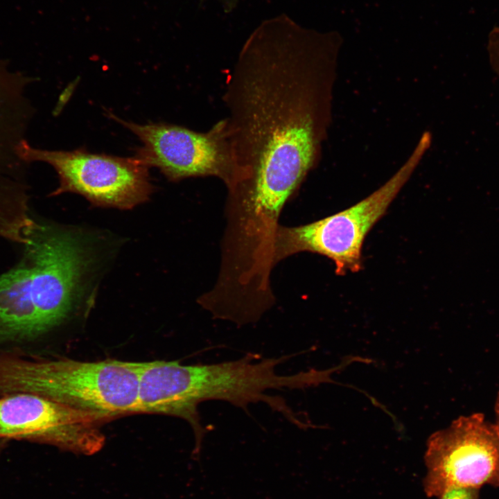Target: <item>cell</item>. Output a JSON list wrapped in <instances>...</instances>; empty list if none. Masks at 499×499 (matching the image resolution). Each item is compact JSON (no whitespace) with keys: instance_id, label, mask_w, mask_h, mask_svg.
<instances>
[{"instance_id":"4fadbf2b","label":"cell","mask_w":499,"mask_h":499,"mask_svg":"<svg viewBox=\"0 0 499 499\" xmlns=\"http://www.w3.org/2000/svg\"><path fill=\"white\" fill-rule=\"evenodd\" d=\"M204 1V0H202ZM226 13L233 12L238 6L240 0H217Z\"/></svg>"},{"instance_id":"30bf717a","label":"cell","mask_w":499,"mask_h":499,"mask_svg":"<svg viewBox=\"0 0 499 499\" xmlns=\"http://www.w3.org/2000/svg\"><path fill=\"white\" fill-rule=\"evenodd\" d=\"M101 417L41 396L14 394L0 398V438L48 444L90 455L104 446Z\"/></svg>"},{"instance_id":"8fae6325","label":"cell","mask_w":499,"mask_h":499,"mask_svg":"<svg viewBox=\"0 0 499 499\" xmlns=\"http://www.w3.org/2000/svg\"><path fill=\"white\" fill-rule=\"evenodd\" d=\"M440 499H479L478 489H453L444 493Z\"/></svg>"},{"instance_id":"ba28073f","label":"cell","mask_w":499,"mask_h":499,"mask_svg":"<svg viewBox=\"0 0 499 499\" xmlns=\"http://www.w3.org/2000/svg\"><path fill=\"white\" fill-rule=\"evenodd\" d=\"M28 164L42 161L56 171L60 185L53 192L81 194L95 204L130 209L148 199L152 191L148 168L135 155L121 157L84 149L48 150L31 146L19 149Z\"/></svg>"},{"instance_id":"277c9868","label":"cell","mask_w":499,"mask_h":499,"mask_svg":"<svg viewBox=\"0 0 499 499\" xmlns=\"http://www.w3.org/2000/svg\"><path fill=\"white\" fill-rule=\"evenodd\" d=\"M144 362L46 359L0 351V394H31L106 421L136 413Z\"/></svg>"},{"instance_id":"5bb4252c","label":"cell","mask_w":499,"mask_h":499,"mask_svg":"<svg viewBox=\"0 0 499 499\" xmlns=\"http://www.w3.org/2000/svg\"><path fill=\"white\" fill-rule=\"evenodd\" d=\"M495 421L493 423L496 432L499 435V392L494 403Z\"/></svg>"},{"instance_id":"3957f363","label":"cell","mask_w":499,"mask_h":499,"mask_svg":"<svg viewBox=\"0 0 499 499\" xmlns=\"http://www.w3.org/2000/svg\"><path fill=\"white\" fill-rule=\"evenodd\" d=\"M20 263L0 277V344L36 338L60 324L78 292L85 259L64 235L40 229Z\"/></svg>"},{"instance_id":"7c38bea8","label":"cell","mask_w":499,"mask_h":499,"mask_svg":"<svg viewBox=\"0 0 499 499\" xmlns=\"http://www.w3.org/2000/svg\"><path fill=\"white\" fill-rule=\"evenodd\" d=\"M489 52L491 67L499 78V34L493 35L490 39Z\"/></svg>"},{"instance_id":"6da1fadb","label":"cell","mask_w":499,"mask_h":499,"mask_svg":"<svg viewBox=\"0 0 499 499\" xmlns=\"http://www.w3.org/2000/svg\"><path fill=\"white\" fill-rule=\"evenodd\" d=\"M335 75L288 15L265 19L254 29L222 96L236 164L227 189L288 202L320 161Z\"/></svg>"},{"instance_id":"9c48e42d","label":"cell","mask_w":499,"mask_h":499,"mask_svg":"<svg viewBox=\"0 0 499 499\" xmlns=\"http://www.w3.org/2000/svg\"><path fill=\"white\" fill-rule=\"evenodd\" d=\"M35 78L0 60V238L11 239L29 217L28 164L19 149L35 109L28 88Z\"/></svg>"},{"instance_id":"5b68a950","label":"cell","mask_w":499,"mask_h":499,"mask_svg":"<svg viewBox=\"0 0 499 499\" xmlns=\"http://www.w3.org/2000/svg\"><path fill=\"white\" fill-rule=\"evenodd\" d=\"M431 143V134L426 131L400 168L380 188L350 208L304 225H279L274 243L275 265L291 255L310 252L332 260L338 274L358 272L367 234L408 181Z\"/></svg>"},{"instance_id":"7a4b0ae2","label":"cell","mask_w":499,"mask_h":499,"mask_svg":"<svg viewBox=\"0 0 499 499\" xmlns=\"http://www.w3.org/2000/svg\"><path fill=\"white\" fill-rule=\"evenodd\" d=\"M294 355L261 358L248 354L240 359L214 364L182 365L179 361L144 362L141 370L136 413L161 414L185 420L195 438L193 454L199 455L207 432L201 423L198 405L220 400L248 412L251 403H264L272 410L291 419L294 410L271 389L303 388L301 372L281 375L277 367Z\"/></svg>"},{"instance_id":"8992f818","label":"cell","mask_w":499,"mask_h":499,"mask_svg":"<svg viewBox=\"0 0 499 499\" xmlns=\"http://www.w3.org/2000/svg\"><path fill=\"white\" fill-rule=\"evenodd\" d=\"M108 116L141 140L143 146L135 156L148 167L159 168L170 180L213 176L227 189L234 182L236 164L225 118L202 132L165 123L137 124L111 112Z\"/></svg>"},{"instance_id":"52a82bcc","label":"cell","mask_w":499,"mask_h":499,"mask_svg":"<svg viewBox=\"0 0 499 499\" xmlns=\"http://www.w3.org/2000/svg\"><path fill=\"white\" fill-rule=\"evenodd\" d=\"M425 462L428 497L453 489L499 487V435L482 413L460 416L429 438Z\"/></svg>"}]
</instances>
